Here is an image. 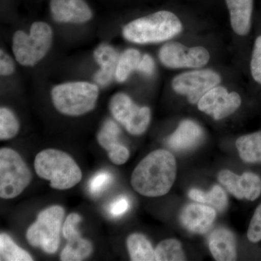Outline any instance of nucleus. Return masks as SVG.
I'll return each mask as SVG.
<instances>
[{"label":"nucleus","instance_id":"4468645a","mask_svg":"<svg viewBox=\"0 0 261 261\" xmlns=\"http://www.w3.org/2000/svg\"><path fill=\"white\" fill-rule=\"evenodd\" d=\"M49 8L58 23H83L92 17V10L84 0H50Z\"/></svg>","mask_w":261,"mask_h":261},{"label":"nucleus","instance_id":"9b49d317","mask_svg":"<svg viewBox=\"0 0 261 261\" xmlns=\"http://www.w3.org/2000/svg\"><path fill=\"white\" fill-rule=\"evenodd\" d=\"M241 102V97L237 92L228 93L225 87L216 86L201 98L197 106L202 112L215 120H221L234 113Z\"/></svg>","mask_w":261,"mask_h":261},{"label":"nucleus","instance_id":"6ab92c4d","mask_svg":"<svg viewBox=\"0 0 261 261\" xmlns=\"http://www.w3.org/2000/svg\"><path fill=\"white\" fill-rule=\"evenodd\" d=\"M233 32L240 36L248 34L251 27L253 0H226Z\"/></svg>","mask_w":261,"mask_h":261},{"label":"nucleus","instance_id":"c756f323","mask_svg":"<svg viewBox=\"0 0 261 261\" xmlns=\"http://www.w3.org/2000/svg\"><path fill=\"white\" fill-rule=\"evenodd\" d=\"M247 238L252 243H258L261 240V204L252 216L247 231Z\"/></svg>","mask_w":261,"mask_h":261},{"label":"nucleus","instance_id":"0eeeda50","mask_svg":"<svg viewBox=\"0 0 261 261\" xmlns=\"http://www.w3.org/2000/svg\"><path fill=\"white\" fill-rule=\"evenodd\" d=\"M32 174L21 156L14 149H0V197L10 200L18 197L30 185Z\"/></svg>","mask_w":261,"mask_h":261},{"label":"nucleus","instance_id":"b1692460","mask_svg":"<svg viewBox=\"0 0 261 261\" xmlns=\"http://www.w3.org/2000/svg\"><path fill=\"white\" fill-rule=\"evenodd\" d=\"M141 58L140 53L135 49H128L119 56L116 70V78L118 82H126L134 70H137Z\"/></svg>","mask_w":261,"mask_h":261},{"label":"nucleus","instance_id":"aec40b11","mask_svg":"<svg viewBox=\"0 0 261 261\" xmlns=\"http://www.w3.org/2000/svg\"><path fill=\"white\" fill-rule=\"evenodd\" d=\"M94 57L100 66V69L94 75V80L100 85H107L112 80L113 75L116 74L119 56L114 48L103 44L95 49Z\"/></svg>","mask_w":261,"mask_h":261},{"label":"nucleus","instance_id":"39448f33","mask_svg":"<svg viewBox=\"0 0 261 261\" xmlns=\"http://www.w3.org/2000/svg\"><path fill=\"white\" fill-rule=\"evenodd\" d=\"M51 41L53 31L44 22L33 23L29 34L18 31L13 38V51L15 59L24 66H34L47 55L50 49Z\"/></svg>","mask_w":261,"mask_h":261},{"label":"nucleus","instance_id":"5701e85b","mask_svg":"<svg viewBox=\"0 0 261 261\" xmlns=\"http://www.w3.org/2000/svg\"><path fill=\"white\" fill-rule=\"evenodd\" d=\"M189 197L196 202L208 204L219 211H224L228 204L227 196L219 186H214L208 192L192 189L189 192Z\"/></svg>","mask_w":261,"mask_h":261},{"label":"nucleus","instance_id":"cd10ccee","mask_svg":"<svg viewBox=\"0 0 261 261\" xmlns=\"http://www.w3.org/2000/svg\"><path fill=\"white\" fill-rule=\"evenodd\" d=\"M113 181V175L109 171H99L89 180V192L92 195H99L107 190Z\"/></svg>","mask_w":261,"mask_h":261},{"label":"nucleus","instance_id":"ddd939ff","mask_svg":"<svg viewBox=\"0 0 261 261\" xmlns=\"http://www.w3.org/2000/svg\"><path fill=\"white\" fill-rule=\"evenodd\" d=\"M219 181L235 197L242 200H256L261 193V179L255 173H244L238 176L228 170L221 171L219 174Z\"/></svg>","mask_w":261,"mask_h":261},{"label":"nucleus","instance_id":"7c9ffc66","mask_svg":"<svg viewBox=\"0 0 261 261\" xmlns=\"http://www.w3.org/2000/svg\"><path fill=\"white\" fill-rule=\"evenodd\" d=\"M129 207L130 202L128 199L124 196H121L110 204L108 212L113 217H120L126 214Z\"/></svg>","mask_w":261,"mask_h":261},{"label":"nucleus","instance_id":"c85d7f7f","mask_svg":"<svg viewBox=\"0 0 261 261\" xmlns=\"http://www.w3.org/2000/svg\"><path fill=\"white\" fill-rule=\"evenodd\" d=\"M250 70L254 80L261 84V35L257 38L254 44Z\"/></svg>","mask_w":261,"mask_h":261},{"label":"nucleus","instance_id":"a878e982","mask_svg":"<svg viewBox=\"0 0 261 261\" xmlns=\"http://www.w3.org/2000/svg\"><path fill=\"white\" fill-rule=\"evenodd\" d=\"M155 260L158 261H181L186 260L181 243L176 240H163L154 250Z\"/></svg>","mask_w":261,"mask_h":261},{"label":"nucleus","instance_id":"f03ea898","mask_svg":"<svg viewBox=\"0 0 261 261\" xmlns=\"http://www.w3.org/2000/svg\"><path fill=\"white\" fill-rule=\"evenodd\" d=\"M182 23L172 12L162 10L126 24L123 35L136 44H150L169 40L181 32Z\"/></svg>","mask_w":261,"mask_h":261},{"label":"nucleus","instance_id":"6e6552de","mask_svg":"<svg viewBox=\"0 0 261 261\" xmlns=\"http://www.w3.org/2000/svg\"><path fill=\"white\" fill-rule=\"evenodd\" d=\"M109 108L115 119L130 135H142L148 128L150 110L147 107H139L127 94H115L110 102Z\"/></svg>","mask_w":261,"mask_h":261},{"label":"nucleus","instance_id":"f8f14e48","mask_svg":"<svg viewBox=\"0 0 261 261\" xmlns=\"http://www.w3.org/2000/svg\"><path fill=\"white\" fill-rule=\"evenodd\" d=\"M82 217L78 214H70L63 225V235L68 241L61 254L63 261H81L90 256L93 252V246L90 241L81 236L78 224Z\"/></svg>","mask_w":261,"mask_h":261},{"label":"nucleus","instance_id":"f257e3e1","mask_svg":"<svg viewBox=\"0 0 261 261\" xmlns=\"http://www.w3.org/2000/svg\"><path fill=\"white\" fill-rule=\"evenodd\" d=\"M176 176L174 156L166 149H157L147 154L132 173L130 184L136 192L145 197L166 195Z\"/></svg>","mask_w":261,"mask_h":261},{"label":"nucleus","instance_id":"1a4fd4ad","mask_svg":"<svg viewBox=\"0 0 261 261\" xmlns=\"http://www.w3.org/2000/svg\"><path fill=\"white\" fill-rule=\"evenodd\" d=\"M221 81L219 73L214 70H197L176 75L171 84L176 93L186 96L189 102L196 104Z\"/></svg>","mask_w":261,"mask_h":261},{"label":"nucleus","instance_id":"20e7f679","mask_svg":"<svg viewBox=\"0 0 261 261\" xmlns=\"http://www.w3.org/2000/svg\"><path fill=\"white\" fill-rule=\"evenodd\" d=\"M99 89L86 82H68L57 85L51 92L53 105L65 116H80L95 108Z\"/></svg>","mask_w":261,"mask_h":261},{"label":"nucleus","instance_id":"7ed1b4c3","mask_svg":"<svg viewBox=\"0 0 261 261\" xmlns=\"http://www.w3.org/2000/svg\"><path fill=\"white\" fill-rule=\"evenodd\" d=\"M34 168L39 177L50 182L55 190H65L78 185L82 179V171L74 160L63 151L46 149L34 160Z\"/></svg>","mask_w":261,"mask_h":261},{"label":"nucleus","instance_id":"393cba45","mask_svg":"<svg viewBox=\"0 0 261 261\" xmlns=\"http://www.w3.org/2000/svg\"><path fill=\"white\" fill-rule=\"evenodd\" d=\"M0 255L1 260L32 261V255L16 245L9 235L5 233L0 234Z\"/></svg>","mask_w":261,"mask_h":261},{"label":"nucleus","instance_id":"4be33fe9","mask_svg":"<svg viewBox=\"0 0 261 261\" xmlns=\"http://www.w3.org/2000/svg\"><path fill=\"white\" fill-rule=\"evenodd\" d=\"M127 249L130 260L133 261H153L155 260L154 250L148 240L141 233H132L126 240Z\"/></svg>","mask_w":261,"mask_h":261},{"label":"nucleus","instance_id":"9d476101","mask_svg":"<svg viewBox=\"0 0 261 261\" xmlns=\"http://www.w3.org/2000/svg\"><path fill=\"white\" fill-rule=\"evenodd\" d=\"M160 61L170 68H198L210 61V53L203 47H187L181 43L164 44L159 51Z\"/></svg>","mask_w":261,"mask_h":261},{"label":"nucleus","instance_id":"2eb2a0df","mask_svg":"<svg viewBox=\"0 0 261 261\" xmlns=\"http://www.w3.org/2000/svg\"><path fill=\"white\" fill-rule=\"evenodd\" d=\"M120 134L118 125L112 120H107L97 135L98 143L107 151L111 162L118 166L126 163L130 155L129 150L118 141Z\"/></svg>","mask_w":261,"mask_h":261},{"label":"nucleus","instance_id":"dca6fc26","mask_svg":"<svg viewBox=\"0 0 261 261\" xmlns=\"http://www.w3.org/2000/svg\"><path fill=\"white\" fill-rule=\"evenodd\" d=\"M216 216V211L213 207L200 204H190L182 210L180 221L188 231L205 233L212 226Z\"/></svg>","mask_w":261,"mask_h":261},{"label":"nucleus","instance_id":"a211bd4d","mask_svg":"<svg viewBox=\"0 0 261 261\" xmlns=\"http://www.w3.org/2000/svg\"><path fill=\"white\" fill-rule=\"evenodd\" d=\"M209 249L216 260H236V240L233 233L226 228H217L213 231L209 240Z\"/></svg>","mask_w":261,"mask_h":261},{"label":"nucleus","instance_id":"f3484780","mask_svg":"<svg viewBox=\"0 0 261 261\" xmlns=\"http://www.w3.org/2000/svg\"><path fill=\"white\" fill-rule=\"evenodd\" d=\"M202 130L201 127L191 120H185L180 123L167 140V145L176 151L187 150L195 147L202 139Z\"/></svg>","mask_w":261,"mask_h":261},{"label":"nucleus","instance_id":"412c9836","mask_svg":"<svg viewBox=\"0 0 261 261\" xmlns=\"http://www.w3.org/2000/svg\"><path fill=\"white\" fill-rule=\"evenodd\" d=\"M236 146L240 158L245 162L261 163V132L240 137Z\"/></svg>","mask_w":261,"mask_h":261},{"label":"nucleus","instance_id":"2f4dec72","mask_svg":"<svg viewBox=\"0 0 261 261\" xmlns=\"http://www.w3.org/2000/svg\"><path fill=\"white\" fill-rule=\"evenodd\" d=\"M15 64L11 57L3 49L0 51V74L10 75L14 72Z\"/></svg>","mask_w":261,"mask_h":261},{"label":"nucleus","instance_id":"473e14b6","mask_svg":"<svg viewBox=\"0 0 261 261\" xmlns=\"http://www.w3.org/2000/svg\"><path fill=\"white\" fill-rule=\"evenodd\" d=\"M137 70L146 75H152L154 70V63L152 57L149 55H145L142 57L137 67Z\"/></svg>","mask_w":261,"mask_h":261},{"label":"nucleus","instance_id":"423d86ee","mask_svg":"<svg viewBox=\"0 0 261 261\" xmlns=\"http://www.w3.org/2000/svg\"><path fill=\"white\" fill-rule=\"evenodd\" d=\"M64 216V209L60 205L41 211L37 221L27 230L25 237L28 243L33 247H40L46 253H56L59 247Z\"/></svg>","mask_w":261,"mask_h":261},{"label":"nucleus","instance_id":"bb28decb","mask_svg":"<svg viewBox=\"0 0 261 261\" xmlns=\"http://www.w3.org/2000/svg\"><path fill=\"white\" fill-rule=\"evenodd\" d=\"M20 123L14 113L7 108L0 109V140H8L18 135Z\"/></svg>","mask_w":261,"mask_h":261}]
</instances>
